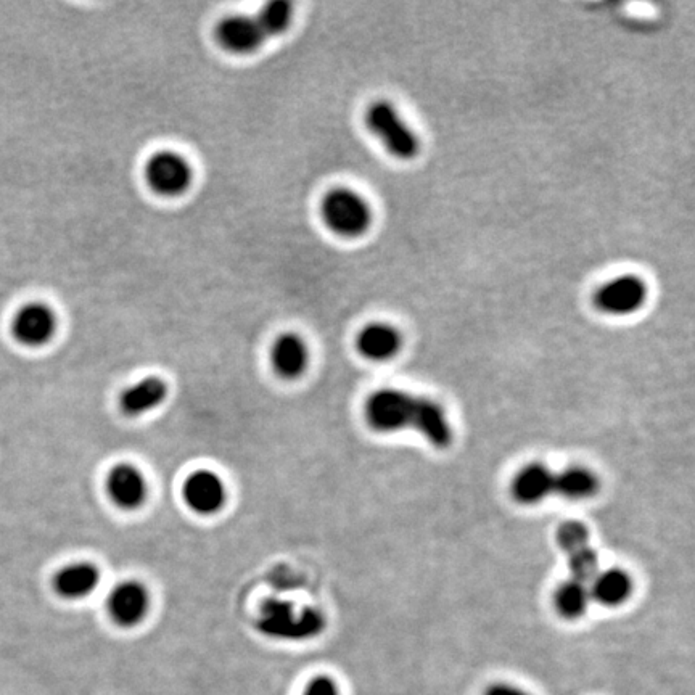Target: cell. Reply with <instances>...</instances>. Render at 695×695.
I'll return each instance as SVG.
<instances>
[{
	"label": "cell",
	"mask_w": 695,
	"mask_h": 695,
	"mask_svg": "<svg viewBox=\"0 0 695 695\" xmlns=\"http://www.w3.org/2000/svg\"><path fill=\"white\" fill-rule=\"evenodd\" d=\"M145 177L153 192L165 197H177L192 184V168L179 153H155L145 166Z\"/></svg>",
	"instance_id": "obj_8"
},
{
	"label": "cell",
	"mask_w": 695,
	"mask_h": 695,
	"mask_svg": "<svg viewBox=\"0 0 695 695\" xmlns=\"http://www.w3.org/2000/svg\"><path fill=\"white\" fill-rule=\"evenodd\" d=\"M150 591L144 583L136 580L121 581L110 591L107 612L120 628L140 625L150 610Z\"/></svg>",
	"instance_id": "obj_9"
},
{
	"label": "cell",
	"mask_w": 695,
	"mask_h": 695,
	"mask_svg": "<svg viewBox=\"0 0 695 695\" xmlns=\"http://www.w3.org/2000/svg\"><path fill=\"white\" fill-rule=\"evenodd\" d=\"M359 353L371 361H388L401 350V334L388 324L366 325L356 340Z\"/></svg>",
	"instance_id": "obj_15"
},
{
	"label": "cell",
	"mask_w": 695,
	"mask_h": 695,
	"mask_svg": "<svg viewBox=\"0 0 695 695\" xmlns=\"http://www.w3.org/2000/svg\"><path fill=\"white\" fill-rule=\"evenodd\" d=\"M364 414L367 424L377 432L393 433L414 428L436 448H448L453 441L448 417L440 404L432 399L387 388L369 396Z\"/></svg>",
	"instance_id": "obj_1"
},
{
	"label": "cell",
	"mask_w": 695,
	"mask_h": 695,
	"mask_svg": "<svg viewBox=\"0 0 695 695\" xmlns=\"http://www.w3.org/2000/svg\"><path fill=\"white\" fill-rule=\"evenodd\" d=\"M271 364L280 379H300L309 364V351L305 340L298 334L280 335L272 345Z\"/></svg>",
	"instance_id": "obj_13"
},
{
	"label": "cell",
	"mask_w": 695,
	"mask_h": 695,
	"mask_svg": "<svg viewBox=\"0 0 695 695\" xmlns=\"http://www.w3.org/2000/svg\"><path fill=\"white\" fill-rule=\"evenodd\" d=\"M568 565H570L573 580L580 581V583L593 581L599 573V557H597L596 551L589 549V547H583L580 551L570 554Z\"/></svg>",
	"instance_id": "obj_21"
},
{
	"label": "cell",
	"mask_w": 695,
	"mask_h": 695,
	"mask_svg": "<svg viewBox=\"0 0 695 695\" xmlns=\"http://www.w3.org/2000/svg\"><path fill=\"white\" fill-rule=\"evenodd\" d=\"M599 483L594 473L583 467H570L556 475L554 493L570 499V501H583L596 494Z\"/></svg>",
	"instance_id": "obj_18"
},
{
	"label": "cell",
	"mask_w": 695,
	"mask_h": 695,
	"mask_svg": "<svg viewBox=\"0 0 695 695\" xmlns=\"http://www.w3.org/2000/svg\"><path fill=\"white\" fill-rule=\"evenodd\" d=\"M216 39L229 52L251 54L256 49H260L266 38L255 18L235 15L219 23Z\"/></svg>",
	"instance_id": "obj_12"
},
{
	"label": "cell",
	"mask_w": 695,
	"mask_h": 695,
	"mask_svg": "<svg viewBox=\"0 0 695 695\" xmlns=\"http://www.w3.org/2000/svg\"><path fill=\"white\" fill-rule=\"evenodd\" d=\"M589 601H591V594L580 581H567L560 586L556 594L557 610L568 620L580 618L588 609Z\"/></svg>",
	"instance_id": "obj_19"
},
{
	"label": "cell",
	"mask_w": 695,
	"mask_h": 695,
	"mask_svg": "<svg viewBox=\"0 0 695 695\" xmlns=\"http://www.w3.org/2000/svg\"><path fill=\"white\" fill-rule=\"evenodd\" d=\"M293 10L292 5L285 0H274L269 4L264 5L260 13L256 15L255 20L263 31L264 38L268 36H280L287 31L288 26L292 23Z\"/></svg>",
	"instance_id": "obj_20"
},
{
	"label": "cell",
	"mask_w": 695,
	"mask_h": 695,
	"mask_svg": "<svg viewBox=\"0 0 695 695\" xmlns=\"http://www.w3.org/2000/svg\"><path fill=\"white\" fill-rule=\"evenodd\" d=\"M322 219L334 234L356 239L372 226L371 205L350 189L330 190L322 200Z\"/></svg>",
	"instance_id": "obj_4"
},
{
	"label": "cell",
	"mask_w": 695,
	"mask_h": 695,
	"mask_svg": "<svg viewBox=\"0 0 695 695\" xmlns=\"http://www.w3.org/2000/svg\"><path fill=\"white\" fill-rule=\"evenodd\" d=\"M647 297L646 282L641 277L625 274L605 282L594 295V303L602 313L625 317L638 313L646 305Z\"/></svg>",
	"instance_id": "obj_5"
},
{
	"label": "cell",
	"mask_w": 695,
	"mask_h": 695,
	"mask_svg": "<svg viewBox=\"0 0 695 695\" xmlns=\"http://www.w3.org/2000/svg\"><path fill=\"white\" fill-rule=\"evenodd\" d=\"M324 613L314 607L297 609L287 601L266 602L258 615V631L276 641L303 642L324 633Z\"/></svg>",
	"instance_id": "obj_2"
},
{
	"label": "cell",
	"mask_w": 695,
	"mask_h": 695,
	"mask_svg": "<svg viewBox=\"0 0 695 695\" xmlns=\"http://www.w3.org/2000/svg\"><path fill=\"white\" fill-rule=\"evenodd\" d=\"M485 695H527L520 691L519 687L510 686V684H494L488 687Z\"/></svg>",
	"instance_id": "obj_24"
},
{
	"label": "cell",
	"mask_w": 695,
	"mask_h": 695,
	"mask_svg": "<svg viewBox=\"0 0 695 695\" xmlns=\"http://www.w3.org/2000/svg\"><path fill=\"white\" fill-rule=\"evenodd\" d=\"M589 531L580 522H567L557 531V543L567 552L568 556L573 552L588 547Z\"/></svg>",
	"instance_id": "obj_22"
},
{
	"label": "cell",
	"mask_w": 695,
	"mask_h": 695,
	"mask_svg": "<svg viewBox=\"0 0 695 695\" xmlns=\"http://www.w3.org/2000/svg\"><path fill=\"white\" fill-rule=\"evenodd\" d=\"M631 589L630 576L620 568H610L607 572L597 573L589 594L604 607H617L630 597Z\"/></svg>",
	"instance_id": "obj_17"
},
{
	"label": "cell",
	"mask_w": 695,
	"mask_h": 695,
	"mask_svg": "<svg viewBox=\"0 0 695 695\" xmlns=\"http://www.w3.org/2000/svg\"><path fill=\"white\" fill-rule=\"evenodd\" d=\"M366 124L388 153L398 160H414L419 155V137L387 100H379L367 108Z\"/></svg>",
	"instance_id": "obj_3"
},
{
	"label": "cell",
	"mask_w": 695,
	"mask_h": 695,
	"mask_svg": "<svg viewBox=\"0 0 695 695\" xmlns=\"http://www.w3.org/2000/svg\"><path fill=\"white\" fill-rule=\"evenodd\" d=\"M100 570L91 562H75L58 570L54 589L66 601H81L92 596L99 588Z\"/></svg>",
	"instance_id": "obj_14"
},
{
	"label": "cell",
	"mask_w": 695,
	"mask_h": 695,
	"mask_svg": "<svg viewBox=\"0 0 695 695\" xmlns=\"http://www.w3.org/2000/svg\"><path fill=\"white\" fill-rule=\"evenodd\" d=\"M556 475L543 464L527 465L512 483V494L520 504H538L554 493Z\"/></svg>",
	"instance_id": "obj_16"
},
{
	"label": "cell",
	"mask_w": 695,
	"mask_h": 695,
	"mask_svg": "<svg viewBox=\"0 0 695 695\" xmlns=\"http://www.w3.org/2000/svg\"><path fill=\"white\" fill-rule=\"evenodd\" d=\"M182 499L194 514L213 517L226 506L227 486L214 470L198 469L184 480Z\"/></svg>",
	"instance_id": "obj_6"
},
{
	"label": "cell",
	"mask_w": 695,
	"mask_h": 695,
	"mask_svg": "<svg viewBox=\"0 0 695 695\" xmlns=\"http://www.w3.org/2000/svg\"><path fill=\"white\" fill-rule=\"evenodd\" d=\"M105 491L113 506L126 512H134L144 507L149 498V482L145 473L131 464L120 462L113 465L105 478Z\"/></svg>",
	"instance_id": "obj_7"
},
{
	"label": "cell",
	"mask_w": 695,
	"mask_h": 695,
	"mask_svg": "<svg viewBox=\"0 0 695 695\" xmlns=\"http://www.w3.org/2000/svg\"><path fill=\"white\" fill-rule=\"evenodd\" d=\"M303 695H340L337 683L329 676H316L306 684Z\"/></svg>",
	"instance_id": "obj_23"
},
{
	"label": "cell",
	"mask_w": 695,
	"mask_h": 695,
	"mask_svg": "<svg viewBox=\"0 0 695 695\" xmlns=\"http://www.w3.org/2000/svg\"><path fill=\"white\" fill-rule=\"evenodd\" d=\"M57 325L54 309L44 303L33 301L21 306L17 314L13 316L12 337L20 345L41 348L55 337Z\"/></svg>",
	"instance_id": "obj_10"
},
{
	"label": "cell",
	"mask_w": 695,
	"mask_h": 695,
	"mask_svg": "<svg viewBox=\"0 0 695 695\" xmlns=\"http://www.w3.org/2000/svg\"><path fill=\"white\" fill-rule=\"evenodd\" d=\"M169 387L160 377H145L132 383L118 399L121 412L129 419L147 416L157 411L168 398Z\"/></svg>",
	"instance_id": "obj_11"
}]
</instances>
